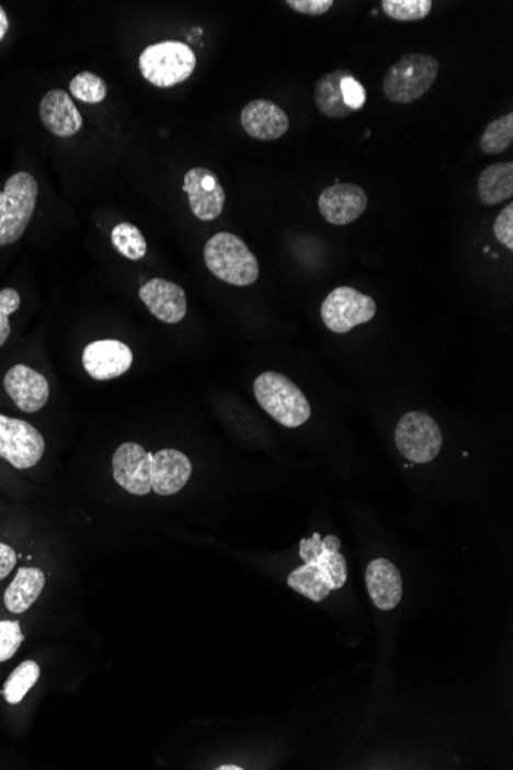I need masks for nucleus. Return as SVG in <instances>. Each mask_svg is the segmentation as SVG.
I'll list each match as a JSON object with an SVG mask.
<instances>
[{"instance_id":"nucleus-22","label":"nucleus","mask_w":513,"mask_h":770,"mask_svg":"<svg viewBox=\"0 0 513 770\" xmlns=\"http://www.w3.org/2000/svg\"><path fill=\"white\" fill-rule=\"evenodd\" d=\"M346 72L344 70L328 72L316 83L314 95H316L317 109L324 116L334 118L351 116L352 111L344 103L342 88H340V82Z\"/></svg>"},{"instance_id":"nucleus-14","label":"nucleus","mask_w":513,"mask_h":770,"mask_svg":"<svg viewBox=\"0 0 513 770\" xmlns=\"http://www.w3.org/2000/svg\"><path fill=\"white\" fill-rule=\"evenodd\" d=\"M3 388L24 412L41 411L49 398V383L45 375L26 365L11 367L3 381Z\"/></svg>"},{"instance_id":"nucleus-8","label":"nucleus","mask_w":513,"mask_h":770,"mask_svg":"<svg viewBox=\"0 0 513 770\" xmlns=\"http://www.w3.org/2000/svg\"><path fill=\"white\" fill-rule=\"evenodd\" d=\"M320 314L329 331L346 335L358 325L373 320L377 305L373 297L350 286H340L324 298Z\"/></svg>"},{"instance_id":"nucleus-17","label":"nucleus","mask_w":513,"mask_h":770,"mask_svg":"<svg viewBox=\"0 0 513 770\" xmlns=\"http://www.w3.org/2000/svg\"><path fill=\"white\" fill-rule=\"evenodd\" d=\"M241 125L252 139L277 140L289 128V118L274 102L252 101L241 111Z\"/></svg>"},{"instance_id":"nucleus-10","label":"nucleus","mask_w":513,"mask_h":770,"mask_svg":"<svg viewBox=\"0 0 513 770\" xmlns=\"http://www.w3.org/2000/svg\"><path fill=\"white\" fill-rule=\"evenodd\" d=\"M151 458L148 452L137 443H124L113 455L114 480L133 496H148L151 492Z\"/></svg>"},{"instance_id":"nucleus-1","label":"nucleus","mask_w":513,"mask_h":770,"mask_svg":"<svg viewBox=\"0 0 513 770\" xmlns=\"http://www.w3.org/2000/svg\"><path fill=\"white\" fill-rule=\"evenodd\" d=\"M340 547L342 542L337 535L321 539L314 534L312 539L301 540L300 558L305 565L289 574V588L316 603L342 589L347 580V563Z\"/></svg>"},{"instance_id":"nucleus-4","label":"nucleus","mask_w":513,"mask_h":770,"mask_svg":"<svg viewBox=\"0 0 513 770\" xmlns=\"http://www.w3.org/2000/svg\"><path fill=\"white\" fill-rule=\"evenodd\" d=\"M37 195L39 186L30 172H18L7 180L0 193V247L24 236L36 210Z\"/></svg>"},{"instance_id":"nucleus-7","label":"nucleus","mask_w":513,"mask_h":770,"mask_svg":"<svg viewBox=\"0 0 513 770\" xmlns=\"http://www.w3.org/2000/svg\"><path fill=\"white\" fill-rule=\"evenodd\" d=\"M396 444L400 454L412 463L432 462L443 446V432L426 412L404 414L396 429Z\"/></svg>"},{"instance_id":"nucleus-11","label":"nucleus","mask_w":513,"mask_h":770,"mask_svg":"<svg viewBox=\"0 0 513 770\" xmlns=\"http://www.w3.org/2000/svg\"><path fill=\"white\" fill-rule=\"evenodd\" d=\"M183 190L198 220L210 222L220 216L225 206V190L220 180L208 168H193L186 172Z\"/></svg>"},{"instance_id":"nucleus-20","label":"nucleus","mask_w":513,"mask_h":770,"mask_svg":"<svg viewBox=\"0 0 513 770\" xmlns=\"http://www.w3.org/2000/svg\"><path fill=\"white\" fill-rule=\"evenodd\" d=\"M44 588L45 574L41 569H19L3 596L7 609L13 614H24L36 603Z\"/></svg>"},{"instance_id":"nucleus-31","label":"nucleus","mask_w":513,"mask_h":770,"mask_svg":"<svg viewBox=\"0 0 513 770\" xmlns=\"http://www.w3.org/2000/svg\"><path fill=\"white\" fill-rule=\"evenodd\" d=\"M497 240L508 249H513V203H509L493 224Z\"/></svg>"},{"instance_id":"nucleus-30","label":"nucleus","mask_w":513,"mask_h":770,"mask_svg":"<svg viewBox=\"0 0 513 770\" xmlns=\"http://www.w3.org/2000/svg\"><path fill=\"white\" fill-rule=\"evenodd\" d=\"M340 88H342L343 101L346 103L347 109L354 113V111L362 110L366 103V90L357 79L352 78L350 72L343 76L342 82H340Z\"/></svg>"},{"instance_id":"nucleus-34","label":"nucleus","mask_w":513,"mask_h":770,"mask_svg":"<svg viewBox=\"0 0 513 770\" xmlns=\"http://www.w3.org/2000/svg\"><path fill=\"white\" fill-rule=\"evenodd\" d=\"M10 29V21L9 16H7L5 10L0 7V41L5 37V34L9 33Z\"/></svg>"},{"instance_id":"nucleus-28","label":"nucleus","mask_w":513,"mask_h":770,"mask_svg":"<svg viewBox=\"0 0 513 770\" xmlns=\"http://www.w3.org/2000/svg\"><path fill=\"white\" fill-rule=\"evenodd\" d=\"M24 643L21 624L19 622H0V663L9 661L16 655L19 647Z\"/></svg>"},{"instance_id":"nucleus-35","label":"nucleus","mask_w":513,"mask_h":770,"mask_svg":"<svg viewBox=\"0 0 513 770\" xmlns=\"http://www.w3.org/2000/svg\"><path fill=\"white\" fill-rule=\"evenodd\" d=\"M218 770H241L239 766H220V768H217Z\"/></svg>"},{"instance_id":"nucleus-9","label":"nucleus","mask_w":513,"mask_h":770,"mask_svg":"<svg viewBox=\"0 0 513 770\" xmlns=\"http://www.w3.org/2000/svg\"><path fill=\"white\" fill-rule=\"evenodd\" d=\"M45 439L29 421L0 414V457L16 469H30L44 457Z\"/></svg>"},{"instance_id":"nucleus-5","label":"nucleus","mask_w":513,"mask_h":770,"mask_svg":"<svg viewBox=\"0 0 513 770\" xmlns=\"http://www.w3.org/2000/svg\"><path fill=\"white\" fill-rule=\"evenodd\" d=\"M440 64L434 56L411 53L389 68L383 80V91L394 103L419 101L434 86Z\"/></svg>"},{"instance_id":"nucleus-19","label":"nucleus","mask_w":513,"mask_h":770,"mask_svg":"<svg viewBox=\"0 0 513 770\" xmlns=\"http://www.w3.org/2000/svg\"><path fill=\"white\" fill-rule=\"evenodd\" d=\"M41 118L45 128L57 137H71L80 132L83 118L71 95L62 90H52L42 98Z\"/></svg>"},{"instance_id":"nucleus-29","label":"nucleus","mask_w":513,"mask_h":770,"mask_svg":"<svg viewBox=\"0 0 513 770\" xmlns=\"http://www.w3.org/2000/svg\"><path fill=\"white\" fill-rule=\"evenodd\" d=\"M19 306H21V296L16 290L0 291V348L9 340L11 335L9 317L18 312Z\"/></svg>"},{"instance_id":"nucleus-32","label":"nucleus","mask_w":513,"mask_h":770,"mask_svg":"<svg viewBox=\"0 0 513 770\" xmlns=\"http://www.w3.org/2000/svg\"><path fill=\"white\" fill-rule=\"evenodd\" d=\"M286 5L306 16H321L332 9L334 2L332 0H286Z\"/></svg>"},{"instance_id":"nucleus-3","label":"nucleus","mask_w":513,"mask_h":770,"mask_svg":"<svg viewBox=\"0 0 513 770\" xmlns=\"http://www.w3.org/2000/svg\"><path fill=\"white\" fill-rule=\"evenodd\" d=\"M205 263L210 273L232 286L252 285L260 274L256 257L231 233H218L206 241Z\"/></svg>"},{"instance_id":"nucleus-23","label":"nucleus","mask_w":513,"mask_h":770,"mask_svg":"<svg viewBox=\"0 0 513 770\" xmlns=\"http://www.w3.org/2000/svg\"><path fill=\"white\" fill-rule=\"evenodd\" d=\"M41 677V668L36 661L26 660L21 663L13 672L10 673L9 680L3 686L2 695L10 704H19L25 699L26 693L32 691L34 684L37 683Z\"/></svg>"},{"instance_id":"nucleus-16","label":"nucleus","mask_w":513,"mask_h":770,"mask_svg":"<svg viewBox=\"0 0 513 770\" xmlns=\"http://www.w3.org/2000/svg\"><path fill=\"white\" fill-rule=\"evenodd\" d=\"M193 474V465L183 452L160 450L151 458V489L157 496L170 497L180 492Z\"/></svg>"},{"instance_id":"nucleus-6","label":"nucleus","mask_w":513,"mask_h":770,"mask_svg":"<svg viewBox=\"0 0 513 770\" xmlns=\"http://www.w3.org/2000/svg\"><path fill=\"white\" fill-rule=\"evenodd\" d=\"M141 76L159 88H171L185 82L197 67L193 49L182 42H159L149 45L139 59Z\"/></svg>"},{"instance_id":"nucleus-24","label":"nucleus","mask_w":513,"mask_h":770,"mask_svg":"<svg viewBox=\"0 0 513 770\" xmlns=\"http://www.w3.org/2000/svg\"><path fill=\"white\" fill-rule=\"evenodd\" d=\"M114 248L129 260H140L147 254L148 247L144 234L132 224H118L111 231Z\"/></svg>"},{"instance_id":"nucleus-27","label":"nucleus","mask_w":513,"mask_h":770,"mask_svg":"<svg viewBox=\"0 0 513 770\" xmlns=\"http://www.w3.org/2000/svg\"><path fill=\"white\" fill-rule=\"evenodd\" d=\"M70 91L76 99L86 103L105 101L109 88L102 78L90 71H82L71 80Z\"/></svg>"},{"instance_id":"nucleus-13","label":"nucleus","mask_w":513,"mask_h":770,"mask_svg":"<svg viewBox=\"0 0 513 770\" xmlns=\"http://www.w3.org/2000/svg\"><path fill=\"white\" fill-rule=\"evenodd\" d=\"M367 203L369 199L362 188L352 183H337L320 194L319 210L328 224L344 226L362 217Z\"/></svg>"},{"instance_id":"nucleus-26","label":"nucleus","mask_w":513,"mask_h":770,"mask_svg":"<svg viewBox=\"0 0 513 770\" xmlns=\"http://www.w3.org/2000/svg\"><path fill=\"white\" fill-rule=\"evenodd\" d=\"M432 5L431 0H383L381 10L394 21L417 22L431 14Z\"/></svg>"},{"instance_id":"nucleus-15","label":"nucleus","mask_w":513,"mask_h":770,"mask_svg":"<svg viewBox=\"0 0 513 770\" xmlns=\"http://www.w3.org/2000/svg\"><path fill=\"white\" fill-rule=\"evenodd\" d=\"M139 296L149 313L163 324L175 325L185 319V291L178 283L152 279L141 286Z\"/></svg>"},{"instance_id":"nucleus-33","label":"nucleus","mask_w":513,"mask_h":770,"mask_svg":"<svg viewBox=\"0 0 513 770\" xmlns=\"http://www.w3.org/2000/svg\"><path fill=\"white\" fill-rule=\"evenodd\" d=\"M18 563V554L13 547L0 543V581L10 576Z\"/></svg>"},{"instance_id":"nucleus-25","label":"nucleus","mask_w":513,"mask_h":770,"mask_svg":"<svg viewBox=\"0 0 513 770\" xmlns=\"http://www.w3.org/2000/svg\"><path fill=\"white\" fill-rule=\"evenodd\" d=\"M513 141V114L490 122L486 132L482 133L480 147L486 155H500L511 147Z\"/></svg>"},{"instance_id":"nucleus-18","label":"nucleus","mask_w":513,"mask_h":770,"mask_svg":"<svg viewBox=\"0 0 513 770\" xmlns=\"http://www.w3.org/2000/svg\"><path fill=\"white\" fill-rule=\"evenodd\" d=\"M366 588L375 607L381 611L397 608L403 597V580L392 562L377 558L366 569Z\"/></svg>"},{"instance_id":"nucleus-21","label":"nucleus","mask_w":513,"mask_h":770,"mask_svg":"<svg viewBox=\"0 0 513 770\" xmlns=\"http://www.w3.org/2000/svg\"><path fill=\"white\" fill-rule=\"evenodd\" d=\"M478 195L485 205L493 206L513 195V163L490 165L478 179Z\"/></svg>"},{"instance_id":"nucleus-2","label":"nucleus","mask_w":513,"mask_h":770,"mask_svg":"<svg viewBox=\"0 0 513 770\" xmlns=\"http://www.w3.org/2000/svg\"><path fill=\"white\" fill-rule=\"evenodd\" d=\"M256 401L263 411L286 428H298L311 419V405L296 383L286 375L267 371L254 382Z\"/></svg>"},{"instance_id":"nucleus-12","label":"nucleus","mask_w":513,"mask_h":770,"mask_svg":"<svg viewBox=\"0 0 513 770\" xmlns=\"http://www.w3.org/2000/svg\"><path fill=\"white\" fill-rule=\"evenodd\" d=\"M83 367L95 381H113L128 373L133 351L121 340H98L83 351Z\"/></svg>"}]
</instances>
